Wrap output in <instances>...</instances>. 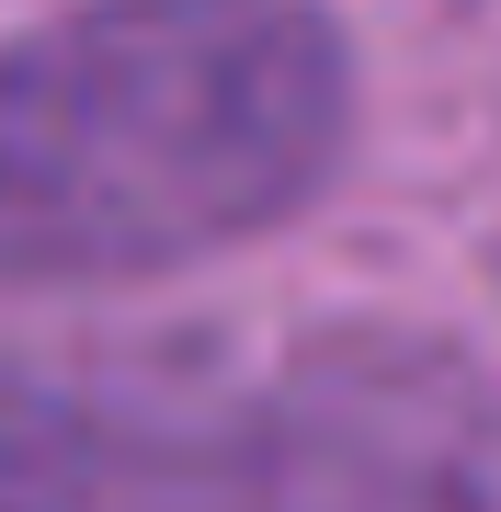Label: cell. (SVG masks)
I'll list each match as a JSON object with an SVG mask.
<instances>
[{
  "label": "cell",
  "instance_id": "cell-1",
  "mask_svg": "<svg viewBox=\"0 0 501 512\" xmlns=\"http://www.w3.org/2000/svg\"><path fill=\"white\" fill-rule=\"evenodd\" d=\"M353 137L308 0H80L0 35V285H149L285 228Z\"/></svg>",
  "mask_w": 501,
  "mask_h": 512
},
{
  "label": "cell",
  "instance_id": "cell-2",
  "mask_svg": "<svg viewBox=\"0 0 501 512\" xmlns=\"http://www.w3.org/2000/svg\"><path fill=\"white\" fill-rule=\"evenodd\" d=\"M57 512H501V365L422 330H308L69 376Z\"/></svg>",
  "mask_w": 501,
  "mask_h": 512
},
{
  "label": "cell",
  "instance_id": "cell-3",
  "mask_svg": "<svg viewBox=\"0 0 501 512\" xmlns=\"http://www.w3.org/2000/svg\"><path fill=\"white\" fill-rule=\"evenodd\" d=\"M57 421H69V376L0 365V512H57Z\"/></svg>",
  "mask_w": 501,
  "mask_h": 512
},
{
  "label": "cell",
  "instance_id": "cell-4",
  "mask_svg": "<svg viewBox=\"0 0 501 512\" xmlns=\"http://www.w3.org/2000/svg\"><path fill=\"white\" fill-rule=\"evenodd\" d=\"M479 12H501V0H479Z\"/></svg>",
  "mask_w": 501,
  "mask_h": 512
}]
</instances>
